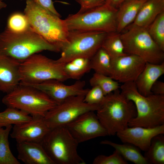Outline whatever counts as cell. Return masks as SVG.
<instances>
[{
    "label": "cell",
    "mask_w": 164,
    "mask_h": 164,
    "mask_svg": "<svg viewBox=\"0 0 164 164\" xmlns=\"http://www.w3.org/2000/svg\"><path fill=\"white\" fill-rule=\"evenodd\" d=\"M120 88L121 93L133 102L136 109V116L130 121L128 127L152 128L164 124V95L143 96L134 82L124 83Z\"/></svg>",
    "instance_id": "6da1fadb"
},
{
    "label": "cell",
    "mask_w": 164,
    "mask_h": 164,
    "mask_svg": "<svg viewBox=\"0 0 164 164\" xmlns=\"http://www.w3.org/2000/svg\"><path fill=\"white\" fill-rule=\"evenodd\" d=\"M43 50L60 52L31 27L21 32H12L6 28L0 33V54L22 62L32 55Z\"/></svg>",
    "instance_id": "7a4b0ae2"
},
{
    "label": "cell",
    "mask_w": 164,
    "mask_h": 164,
    "mask_svg": "<svg viewBox=\"0 0 164 164\" xmlns=\"http://www.w3.org/2000/svg\"><path fill=\"white\" fill-rule=\"evenodd\" d=\"M24 10L30 27L60 52L67 41L69 30L65 20L43 8L33 0H26Z\"/></svg>",
    "instance_id": "3957f363"
},
{
    "label": "cell",
    "mask_w": 164,
    "mask_h": 164,
    "mask_svg": "<svg viewBox=\"0 0 164 164\" xmlns=\"http://www.w3.org/2000/svg\"><path fill=\"white\" fill-rule=\"evenodd\" d=\"M96 111L108 135H114L127 128L137 113L134 103L124 96L119 89L105 95Z\"/></svg>",
    "instance_id": "277c9868"
},
{
    "label": "cell",
    "mask_w": 164,
    "mask_h": 164,
    "mask_svg": "<svg viewBox=\"0 0 164 164\" xmlns=\"http://www.w3.org/2000/svg\"><path fill=\"white\" fill-rule=\"evenodd\" d=\"M118 9L105 3L82 12L69 15L64 19L69 31L117 32Z\"/></svg>",
    "instance_id": "5b68a950"
},
{
    "label": "cell",
    "mask_w": 164,
    "mask_h": 164,
    "mask_svg": "<svg viewBox=\"0 0 164 164\" xmlns=\"http://www.w3.org/2000/svg\"><path fill=\"white\" fill-rule=\"evenodd\" d=\"M41 143L55 164H85L77 152L79 144L66 126L51 129Z\"/></svg>",
    "instance_id": "8992f818"
},
{
    "label": "cell",
    "mask_w": 164,
    "mask_h": 164,
    "mask_svg": "<svg viewBox=\"0 0 164 164\" xmlns=\"http://www.w3.org/2000/svg\"><path fill=\"white\" fill-rule=\"evenodd\" d=\"M2 102L7 107L21 110L32 117H41L57 104L40 91L21 84L6 94Z\"/></svg>",
    "instance_id": "52a82bcc"
},
{
    "label": "cell",
    "mask_w": 164,
    "mask_h": 164,
    "mask_svg": "<svg viewBox=\"0 0 164 164\" xmlns=\"http://www.w3.org/2000/svg\"><path fill=\"white\" fill-rule=\"evenodd\" d=\"M64 63L40 54H34L21 62L20 84H32L51 80L63 82L68 79Z\"/></svg>",
    "instance_id": "ba28073f"
},
{
    "label": "cell",
    "mask_w": 164,
    "mask_h": 164,
    "mask_svg": "<svg viewBox=\"0 0 164 164\" xmlns=\"http://www.w3.org/2000/svg\"><path fill=\"white\" fill-rule=\"evenodd\" d=\"M121 33L124 51L138 56L145 62L159 64L164 62V52L154 41L146 28L131 24Z\"/></svg>",
    "instance_id": "9c48e42d"
},
{
    "label": "cell",
    "mask_w": 164,
    "mask_h": 164,
    "mask_svg": "<svg viewBox=\"0 0 164 164\" xmlns=\"http://www.w3.org/2000/svg\"><path fill=\"white\" fill-rule=\"evenodd\" d=\"M107 33L97 31H69L67 41L61 48L57 61L66 63L78 58L91 59L101 47Z\"/></svg>",
    "instance_id": "30bf717a"
},
{
    "label": "cell",
    "mask_w": 164,
    "mask_h": 164,
    "mask_svg": "<svg viewBox=\"0 0 164 164\" xmlns=\"http://www.w3.org/2000/svg\"><path fill=\"white\" fill-rule=\"evenodd\" d=\"M84 96H72L58 103L43 117L48 126L51 129L65 126L86 112L96 111L99 105L85 102Z\"/></svg>",
    "instance_id": "8fae6325"
},
{
    "label": "cell",
    "mask_w": 164,
    "mask_h": 164,
    "mask_svg": "<svg viewBox=\"0 0 164 164\" xmlns=\"http://www.w3.org/2000/svg\"><path fill=\"white\" fill-rule=\"evenodd\" d=\"M94 112H86L65 126L79 143L108 135Z\"/></svg>",
    "instance_id": "7c38bea8"
},
{
    "label": "cell",
    "mask_w": 164,
    "mask_h": 164,
    "mask_svg": "<svg viewBox=\"0 0 164 164\" xmlns=\"http://www.w3.org/2000/svg\"><path fill=\"white\" fill-rule=\"evenodd\" d=\"M20 84L29 86L40 91L57 104L70 97L85 96L89 89L85 88L84 81L80 80L70 85H66L56 80L36 84Z\"/></svg>",
    "instance_id": "4fadbf2b"
},
{
    "label": "cell",
    "mask_w": 164,
    "mask_h": 164,
    "mask_svg": "<svg viewBox=\"0 0 164 164\" xmlns=\"http://www.w3.org/2000/svg\"><path fill=\"white\" fill-rule=\"evenodd\" d=\"M146 62L139 56L127 54L111 59L110 77L123 84L135 82L143 70Z\"/></svg>",
    "instance_id": "5bb4252c"
},
{
    "label": "cell",
    "mask_w": 164,
    "mask_h": 164,
    "mask_svg": "<svg viewBox=\"0 0 164 164\" xmlns=\"http://www.w3.org/2000/svg\"><path fill=\"white\" fill-rule=\"evenodd\" d=\"M164 134V124L152 128L128 127L116 135L123 143L132 144L146 152L155 136Z\"/></svg>",
    "instance_id": "9a60e30c"
},
{
    "label": "cell",
    "mask_w": 164,
    "mask_h": 164,
    "mask_svg": "<svg viewBox=\"0 0 164 164\" xmlns=\"http://www.w3.org/2000/svg\"><path fill=\"white\" fill-rule=\"evenodd\" d=\"M51 129L43 117H32L28 122L14 125L10 135L17 142L41 143Z\"/></svg>",
    "instance_id": "2e32d148"
},
{
    "label": "cell",
    "mask_w": 164,
    "mask_h": 164,
    "mask_svg": "<svg viewBox=\"0 0 164 164\" xmlns=\"http://www.w3.org/2000/svg\"><path fill=\"white\" fill-rule=\"evenodd\" d=\"M21 63L9 56L0 54V91L9 93L20 84Z\"/></svg>",
    "instance_id": "e0dca14e"
},
{
    "label": "cell",
    "mask_w": 164,
    "mask_h": 164,
    "mask_svg": "<svg viewBox=\"0 0 164 164\" xmlns=\"http://www.w3.org/2000/svg\"><path fill=\"white\" fill-rule=\"evenodd\" d=\"M17 159L26 164H55L41 143L18 142Z\"/></svg>",
    "instance_id": "ac0fdd59"
},
{
    "label": "cell",
    "mask_w": 164,
    "mask_h": 164,
    "mask_svg": "<svg viewBox=\"0 0 164 164\" xmlns=\"http://www.w3.org/2000/svg\"><path fill=\"white\" fill-rule=\"evenodd\" d=\"M164 74V62L159 64L146 62L145 67L134 82L139 93L144 96L153 93L151 88L158 79Z\"/></svg>",
    "instance_id": "d6986e66"
},
{
    "label": "cell",
    "mask_w": 164,
    "mask_h": 164,
    "mask_svg": "<svg viewBox=\"0 0 164 164\" xmlns=\"http://www.w3.org/2000/svg\"><path fill=\"white\" fill-rule=\"evenodd\" d=\"M147 0H127L119 8L116 15L117 32L120 33L132 23Z\"/></svg>",
    "instance_id": "ffe728a7"
},
{
    "label": "cell",
    "mask_w": 164,
    "mask_h": 164,
    "mask_svg": "<svg viewBox=\"0 0 164 164\" xmlns=\"http://www.w3.org/2000/svg\"><path fill=\"white\" fill-rule=\"evenodd\" d=\"M164 12V0H147L143 5L132 23L147 28L157 16Z\"/></svg>",
    "instance_id": "44dd1931"
},
{
    "label": "cell",
    "mask_w": 164,
    "mask_h": 164,
    "mask_svg": "<svg viewBox=\"0 0 164 164\" xmlns=\"http://www.w3.org/2000/svg\"><path fill=\"white\" fill-rule=\"evenodd\" d=\"M100 144L111 146L117 150L126 161L135 164H149L147 160L141 153L139 149L128 143L119 144L108 140L101 141Z\"/></svg>",
    "instance_id": "7402d4cb"
},
{
    "label": "cell",
    "mask_w": 164,
    "mask_h": 164,
    "mask_svg": "<svg viewBox=\"0 0 164 164\" xmlns=\"http://www.w3.org/2000/svg\"><path fill=\"white\" fill-rule=\"evenodd\" d=\"M32 117L26 112L12 107H7L0 112V127L21 124L31 121Z\"/></svg>",
    "instance_id": "603a6c76"
},
{
    "label": "cell",
    "mask_w": 164,
    "mask_h": 164,
    "mask_svg": "<svg viewBox=\"0 0 164 164\" xmlns=\"http://www.w3.org/2000/svg\"><path fill=\"white\" fill-rule=\"evenodd\" d=\"M117 32L107 33L101 47L108 54L111 59L126 55L120 36Z\"/></svg>",
    "instance_id": "cb8c5ba5"
},
{
    "label": "cell",
    "mask_w": 164,
    "mask_h": 164,
    "mask_svg": "<svg viewBox=\"0 0 164 164\" xmlns=\"http://www.w3.org/2000/svg\"><path fill=\"white\" fill-rule=\"evenodd\" d=\"M144 156L149 164H164V136L158 135L152 140L148 149Z\"/></svg>",
    "instance_id": "d4e9b609"
},
{
    "label": "cell",
    "mask_w": 164,
    "mask_h": 164,
    "mask_svg": "<svg viewBox=\"0 0 164 164\" xmlns=\"http://www.w3.org/2000/svg\"><path fill=\"white\" fill-rule=\"evenodd\" d=\"M64 67L69 79L80 80L91 70L90 59L77 58L64 63Z\"/></svg>",
    "instance_id": "484cf974"
},
{
    "label": "cell",
    "mask_w": 164,
    "mask_h": 164,
    "mask_svg": "<svg viewBox=\"0 0 164 164\" xmlns=\"http://www.w3.org/2000/svg\"><path fill=\"white\" fill-rule=\"evenodd\" d=\"M0 127V164H20L14 156L9 147V136L12 125Z\"/></svg>",
    "instance_id": "4316f807"
},
{
    "label": "cell",
    "mask_w": 164,
    "mask_h": 164,
    "mask_svg": "<svg viewBox=\"0 0 164 164\" xmlns=\"http://www.w3.org/2000/svg\"><path fill=\"white\" fill-rule=\"evenodd\" d=\"M91 69L95 73L110 76L111 59L102 48H100L90 59Z\"/></svg>",
    "instance_id": "83f0119b"
},
{
    "label": "cell",
    "mask_w": 164,
    "mask_h": 164,
    "mask_svg": "<svg viewBox=\"0 0 164 164\" xmlns=\"http://www.w3.org/2000/svg\"><path fill=\"white\" fill-rule=\"evenodd\" d=\"M89 83L92 87L100 88L105 95L119 89L120 87L118 82L110 76L96 73L90 79Z\"/></svg>",
    "instance_id": "f1b7e54d"
},
{
    "label": "cell",
    "mask_w": 164,
    "mask_h": 164,
    "mask_svg": "<svg viewBox=\"0 0 164 164\" xmlns=\"http://www.w3.org/2000/svg\"><path fill=\"white\" fill-rule=\"evenodd\" d=\"M146 29L154 41L164 52V12L158 15Z\"/></svg>",
    "instance_id": "f546056e"
},
{
    "label": "cell",
    "mask_w": 164,
    "mask_h": 164,
    "mask_svg": "<svg viewBox=\"0 0 164 164\" xmlns=\"http://www.w3.org/2000/svg\"><path fill=\"white\" fill-rule=\"evenodd\" d=\"M30 28L28 20L25 14L15 13L10 15L8 20L7 29L15 32H21Z\"/></svg>",
    "instance_id": "4dcf8cb0"
},
{
    "label": "cell",
    "mask_w": 164,
    "mask_h": 164,
    "mask_svg": "<svg viewBox=\"0 0 164 164\" xmlns=\"http://www.w3.org/2000/svg\"><path fill=\"white\" fill-rule=\"evenodd\" d=\"M93 164H128V162L116 150L113 154L108 156L100 155L97 156L94 159Z\"/></svg>",
    "instance_id": "1f68e13d"
},
{
    "label": "cell",
    "mask_w": 164,
    "mask_h": 164,
    "mask_svg": "<svg viewBox=\"0 0 164 164\" xmlns=\"http://www.w3.org/2000/svg\"><path fill=\"white\" fill-rule=\"evenodd\" d=\"M105 95L99 87L94 86L89 89L84 97L85 102L91 104L99 105L102 102Z\"/></svg>",
    "instance_id": "d6a6232c"
},
{
    "label": "cell",
    "mask_w": 164,
    "mask_h": 164,
    "mask_svg": "<svg viewBox=\"0 0 164 164\" xmlns=\"http://www.w3.org/2000/svg\"><path fill=\"white\" fill-rule=\"evenodd\" d=\"M80 6L78 12H82L104 4L106 0H75Z\"/></svg>",
    "instance_id": "836d02e7"
},
{
    "label": "cell",
    "mask_w": 164,
    "mask_h": 164,
    "mask_svg": "<svg viewBox=\"0 0 164 164\" xmlns=\"http://www.w3.org/2000/svg\"><path fill=\"white\" fill-rule=\"evenodd\" d=\"M40 6L51 12L60 17V15L56 10L52 0H33Z\"/></svg>",
    "instance_id": "e575fe53"
},
{
    "label": "cell",
    "mask_w": 164,
    "mask_h": 164,
    "mask_svg": "<svg viewBox=\"0 0 164 164\" xmlns=\"http://www.w3.org/2000/svg\"><path fill=\"white\" fill-rule=\"evenodd\" d=\"M151 91L153 94L164 95V83L157 80L153 85Z\"/></svg>",
    "instance_id": "d590c367"
},
{
    "label": "cell",
    "mask_w": 164,
    "mask_h": 164,
    "mask_svg": "<svg viewBox=\"0 0 164 164\" xmlns=\"http://www.w3.org/2000/svg\"><path fill=\"white\" fill-rule=\"evenodd\" d=\"M127 0H106L105 3L118 9L121 4Z\"/></svg>",
    "instance_id": "8d00e7d4"
},
{
    "label": "cell",
    "mask_w": 164,
    "mask_h": 164,
    "mask_svg": "<svg viewBox=\"0 0 164 164\" xmlns=\"http://www.w3.org/2000/svg\"><path fill=\"white\" fill-rule=\"evenodd\" d=\"M7 6L6 4L2 0H0V9L5 8Z\"/></svg>",
    "instance_id": "74e56055"
}]
</instances>
